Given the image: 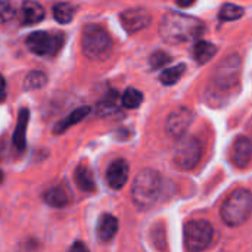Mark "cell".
<instances>
[{
  "instance_id": "5",
  "label": "cell",
  "mask_w": 252,
  "mask_h": 252,
  "mask_svg": "<svg viewBox=\"0 0 252 252\" xmlns=\"http://www.w3.org/2000/svg\"><path fill=\"white\" fill-rule=\"evenodd\" d=\"M252 214V195L248 189L233 190L221 207V219L227 226L244 224Z\"/></svg>"
},
{
  "instance_id": "10",
  "label": "cell",
  "mask_w": 252,
  "mask_h": 252,
  "mask_svg": "<svg viewBox=\"0 0 252 252\" xmlns=\"http://www.w3.org/2000/svg\"><path fill=\"white\" fill-rule=\"evenodd\" d=\"M193 121V114L189 108H177L174 109L168 118H167V123H165V130L167 133L171 136V137H176V139H182L185 137L186 131L189 130L190 124Z\"/></svg>"
},
{
  "instance_id": "18",
  "label": "cell",
  "mask_w": 252,
  "mask_h": 252,
  "mask_svg": "<svg viewBox=\"0 0 252 252\" xmlns=\"http://www.w3.org/2000/svg\"><path fill=\"white\" fill-rule=\"evenodd\" d=\"M75 183L78 186L80 190L83 192H93L96 189V182L93 177V173L90 171V168L87 165H78L75 170Z\"/></svg>"
},
{
  "instance_id": "16",
  "label": "cell",
  "mask_w": 252,
  "mask_h": 252,
  "mask_svg": "<svg viewBox=\"0 0 252 252\" xmlns=\"http://www.w3.org/2000/svg\"><path fill=\"white\" fill-rule=\"evenodd\" d=\"M28 120H30V111L28 109H21L18 115V123L16 128L13 133V145L16 149H24L27 143V127H28Z\"/></svg>"
},
{
  "instance_id": "17",
  "label": "cell",
  "mask_w": 252,
  "mask_h": 252,
  "mask_svg": "<svg viewBox=\"0 0 252 252\" xmlns=\"http://www.w3.org/2000/svg\"><path fill=\"white\" fill-rule=\"evenodd\" d=\"M217 53V47L205 40H198L193 44V58L199 65L207 63L208 61H211Z\"/></svg>"
},
{
  "instance_id": "29",
  "label": "cell",
  "mask_w": 252,
  "mask_h": 252,
  "mask_svg": "<svg viewBox=\"0 0 252 252\" xmlns=\"http://www.w3.org/2000/svg\"><path fill=\"white\" fill-rule=\"evenodd\" d=\"M196 0H177V4L182 6V7H189L195 3Z\"/></svg>"
},
{
  "instance_id": "23",
  "label": "cell",
  "mask_w": 252,
  "mask_h": 252,
  "mask_svg": "<svg viewBox=\"0 0 252 252\" xmlns=\"http://www.w3.org/2000/svg\"><path fill=\"white\" fill-rule=\"evenodd\" d=\"M142 102H143V93L133 87L127 89L121 96V103L127 109H134V108L140 106Z\"/></svg>"
},
{
  "instance_id": "13",
  "label": "cell",
  "mask_w": 252,
  "mask_h": 252,
  "mask_svg": "<svg viewBox=\"0 0 252 252\" xmlns=\"http://www.w3.org/2000/svg\"><path fill=\"white\" fill-rule=\"evenodd\" d=\"M46 10L35 0H25L22 3V22L24 25H34L44 19Z\"/></svg>"
},
{
  "instance_id": "28",
  "label": "cell",
  "mask_w": 252,
  "mask_h": 252,
  "mask_svg": "<svg viewBox=\"0 0 252 252\" xmlns=\"http://www.w3.org/2000/svg\"><path fill=\"white\" fill-rule=\"evenodd\" d=\"M4 99H6V80L0 74V102H3Z\"/></svg>"
},
{
  "instance_id": "2",
  "label": "cell",
  "mask_w": 252,
  "mask_h": 252,
  "mask_svg": "<svg viewBox=\"0 0 252 252\" xmlns=\"http://www.w3.org/2000/svg\"><path fill=\"white\" fill-rule=\"evenodd\" d=\"M205 31L204 24L190 15L180 12H167L159 22L158 32L168 44H182L199 38Z\"/></svg>"
},
{
  "instance_id": "1",
  "label": "cell",
  "mask_w": 252,
  "mask_h": 252,
  "mask_svg": "<svg viewBox=\"0 0 252 252\" xmlns=\"http://www.w3.org/2000/svg\"><path fill=\"white\" fill-rule=\"evenodd\" d=\"M241 56L233 53L224 58L208 81L205 89V100L214 106H223L230 102L241 90Z\"/></svg>"
},
{
  "instance_id": "21",
  "label": "cell",
  "mask_w": 252,
  "mask_h": 252,
  "mask_svg": "<svg viewBox=\"0 0 252 252\" xmlns=\"http://www.w3.org/2000/svg\"><path fill=\"white\" fill-rule=\"evenodd\" d=\"M46 84H47V75L43 71H38V69L30 71L24 78V89L25 90L43 89Z\"/></svg>"
},
{
  "instance_id": "22",
  "label": "cell",
  "mask_w": 252,
  "mask_h": 252,
  "mask_svg": "<svg viewBox=\"0 0 252 252\" xmlns=\"http://www.w3.org/2000/svg\"><path fill=\"white\" fill-rule=\"evenodd\" d=\"M185 69H186V65L185 63H179L176 66H171V68H167L161 72L159 75V80L164 86H173L176 84L185 74Z\"/></svg>"
},
{
  "instance_id": "9",
  "label": "cell",
  "mask_w": 252,
  "mask_h": 252,
  "mask_svg": "<svg viewBox=\"0 0 252 252\" xmlns=\"http://www.w3.org/2000/svg\"><path fill=\"white\" fill-rule=\"evenodd\" d=\"M120 21H121L123 28L128 34H134V32H139L151 25L152 15L143 7H131V9L121 12Z\"/></svg>"
},
{
  "instance_id": "30",
  "label": "cell",
  "mask_w": 252,
  "mask_h": 252,
  "mask_svg": "<svg viewBox=\"0 0 252 252\" xmlns=\"http://www.w3.org/2000/svg\"><path fill=\"white\" fill-rule=\"evenodd\" d=\"M1 182H3V171L0 170V183H1Z\"/></svg>"
},
{
  "instance_id": "15",
  "label": "cell",
  "mask_w": 252,
  "mask_h": 252,
  "mask_svg": "<svg viewBox=\"0 0 252 252\" xmlns=\"http://www.w3.org/2000/svg\"><path fill=\"white\" fill-rule=\"evenodd\" d=\"M118 230V220L111 214H103L97 223V236L102 242H109Z\"/></svg>"
},
{
  "instance_id": "7",
  "label": "cell",
  "mask_w": 252,
  "mask_h": 252,
  "mask_svg": "<svg viewBox=\"0 0 252 252\" xmlns=\"http://www.w3.org/2000/svg\"><path fill=\"white\" fill-rule=\"evenodd\" d=\"M63 34H50L47 31L31 32L25 44L30 52L38 56H55L63 46Z\"/></svg>"
},
{
  "instance_id": "20",
  "label": "cell",
  "mask_w": 252,
  "mask_h": 252,
  "mask_svg": "<svg viewBox=\"0 0 252 252\" xmlns=\"http://www.w3.org/2000/svg\"><path fill=\"white\" fill-rule=\"evenodd\" d=\"M53 18L59 22V24H69L74 19L75 15V7L71 3L62 1V3H56L53 6Z\"/></svg>"
},
{
  "instance_id": "4",
  "label": "cell",
  "mask_w": 252,
  "mask_h": 252,
  "mask_svg": "<svg viewBox=\"0 0 252 252\" xmlns=\"http://www.w3.org/2000/svg\"><path fill=\"white\" fill-rule=\"evenodd\" d=\"M161 186L162 183L158 171L149 168L142 170L133 182V188H131L133 202L142 210L151 208L159 198Z\"/></svg>"
},
{
  "instance_id": "26",
  "label": "cell",
  "mask_w": 252,
  "mask_h": 252,
  "mask_svg": "<svg viewBox=\"0 0 252 252\" xmlns=\"http://www.w3.org/2000/svg\"><path fill=\"white\" fill-rule=\"evenodd\" d=\"M170 61H171L170 55H168V53H165V52H162V50H158V52L152 53V55H151V58H149L151 68H154V69H159V68H162V66H164L165 63H168Z\"/></svg>"
},
{
  "instance_id": "11",
  "label": "cell",
  "mask_w": 252,
  "mask_h": 252,
  "mask_svg": "<svg viewBox=\"0 0 252 252\" xmlns=\"http://www.w3.org/2000/svg\"><path fill=\"white\" fill-rule=\"evenodd\" d=\"M130 167L126 159H115L106 170V182L112 189H121L128 180Z\"/></svg>"
},
{
  "instance_id": "12",
  "label": "cell",
  "mask_w": 252,
  "mask_h": 252,
  "mask_svg": "<svg viewBox=\"0 0 252 252\" xmlns=\"http://www.w3.org/2000/svg\"><path fill=\"white\" fill-rule=\"evenodd\" d=\"M232 162L238 168H247L252 159V142L245 137L239 136L232 146Z\"/></svg>"
},
{
  "instance_id": "19",
  "label": "cell",
  "mask_w": 252,
  "mask_h": 252,
  "mask_svg": "<svg viewBox=\"0 0 252 252\" xmlns=\"http://www.w3.org/2000/svg\"><path fill=\"white\" fill-rule=\"evenodd\" d=\"M44 201L53 208H62L68 204L69 198H68V193L65 192L63 188L55 186L44 193Z\"/></svg>"
},
{
  "instance_id": "27",
  "label": "cell",
  "mask_w": 252,
  "mask_h": 252,
  "mask_svg": "<svg viewBox=\"0 0 252 252\" xmlns=\"http://www.w3.org/2000/svg\"><path fill=\"white\" fill-rule=\"evenodd\" d=\"M69 252H90V251H89V248H87V245H86L84 242L77 241V242L69 248Z\"/></svg>"
},
{
  "instance_id": "24",
  "label": "cell",
  "mask_w": 252,
  "mask_h": 252,
  "mask_svg": "<svg viewBox=\"0 0 252 252\" xmlns=\"http://www.w3.org/2000/svg\"><path fill=\"white\" fill-rule=\"evenodd\" d=\"M219 16L221 21H236L241 16H244V7L233 4V3H226L221 6Z\"/></svg>"
},
{
  "instance_id": "3",
  "label": "cell",
  "mask_w": 252,
  "mask_h": 252,
  "mask_svg": "<svg viewBox=\"0 0 252 252\" xmlns=\"http://www.w3.org/2000/svg\"><path fill=\"white\" fill-rule=\"evenodd\" d=\"M114 41L109 32L97 25V24H87L81 32V50L86 58L92 61H103L112 52Z\"/></svg>"
},
{
  "instance_id": "6",
  "label": "cell",
  "mask_w": 252,
  "mask_h": 252,
  "mask_svg": "<svg viewBox=\"0 0 252 252\" xmlns=\"http://www.w3.org/2000/svg\"><path fill=\"white\" fill-rule=\"evenodd\" d=\"M214 229L207 220H190L185 224V244L192 252L204 251L213 241Z\"/></svg>"
},
{
  "instance_id": "8",
  "label": "cell",
  "mask_w": 252,
  "mask_h": 252,
  "mask_svg": "<svg viewBox=\"0 0 252 252\" xmlns=\"http://www.w3.org/2000/svg\"><path fill=\"white\" fill-rule=\"evenodd\" d=\"M202 157V145L196 137H182L179 142L173 161L180 170H192L198 165Z\"/></svg>"
},
{
  "instance_id": "14",
  "label": "cell",
  "mask_w": 252,
  "mask_h": 252,
  "mask_svg": "<svg viewBox=\"0 0 252 252\" xmlns=\"http://www.w3.org/2000/svg\"><path fill=\"white\" fill-rule=\"evenodd\" d=\"M90 112H92V108H90V106H80V108L74 109L71 114H68L62 121H59V123L55 126L53 133H55V134H61V133L66 131L71 126H75L77 123H80L81 120H84Z\"/></svg>"
},
{
  "instance_id": "25",
  "label": "cell",
  "mask_w": 252,
  "mask_h": 252,
  "mask_svg": "<svg viewBox=\"0 0 252 252\" xmlns=\"http://www.w3.org/2000/svg\"><path fill=\"white\" fill-rule=\"evenodd\" d=\"M16 13L13 0H0V22H9Z\"/></svg>"
}]
</instances>
